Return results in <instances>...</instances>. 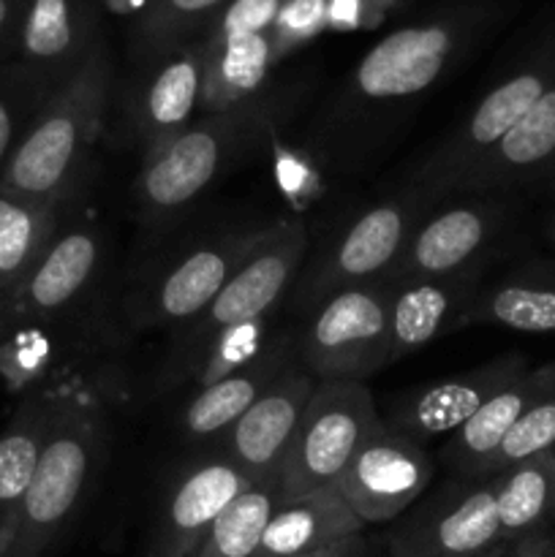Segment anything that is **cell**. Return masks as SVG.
<instances>
[{
    "mask_svg": "<svg viewBox=\"0 0 555 557\" xmlns=\"http://www.w3.org/2000/svg\"><path fill=\"white\" fill-rule=\"evenodd\" d=\"M449 25H411L381 38L354 71L341 101L313 123L310 141L330 166L354 172L386 147L408 107L441 82L455 58Z\"/></svg>",
    "mask_w": 555,
    "mask_h": 557,
    "instance_id": "cell-1",
    "label": "cell"
},
{
    "mask_svg": "<svg viewBox=\"0 0 555 557\" xmlns=\"http://www.w3.org/2000/svg\"><path fill=\"white\" fill-rule=\"evenodd\" d=\"M283 103L256 96L221 112H207L180 134L141 156L134 183L139 215L152 226L183 218L218 180L232 172L281 123Z\"/></svg>",
    "mask_w": 555,
    "mask_h": 557,
    "instance_id": "cell-2",
    "label": "cell"
},
{
    "mask_svg": "<svg viewBox=\"0 0 555 557\" xmlns=\"http://www.w3.org/2000/svg\"><path fill=\"white\" fill-rule=\"evenodd\" d=\"M107 114V71L101 60L76 69L58 87L22 136L0 174V188L63 207L90 161Z\"/></svg>",
    "mask_w": 555,
    "mask_h": 557,
    "instance_id": "cell-3",
    "label": "cell"
},
{
    "mask_svg": "<svg viewBox=\"0 0 555 557\" xmlns=\"http://www.w3.org/2000/svg\"><path fill=\"white\" fill-rule=\"evenodd\" d=\"M107 455V428L98 413L58 400L52 430L33 482L0 533V557H44L90 493Z\"/></svg>",
    "mask_w": 555,
    "mask_h": 557,
    "instance_id": "cell-4",
    "label": "cell"
},
{
    "mask_svg": "<svg viewBox=\"0 0 555 557\" xmlns=\"http://www.w3.org/2000/svg\"><path fill=\"white\" fill-rule=\"evenodd\" d=\"M433 207V201L408 185L403 194L359 212L319 253L305 256L303 270L286 297L294 313L305 319L346 288L386 281L417 223Z\"/></svg>",
    "mask_w": 555,
    "mask_h": 557,
    "instance_id": "cell-5",
    "label": "cell"
},
{
    "mask_svg": "<svg viewBox=\"0 0 555 557\" xmlns=\"http://www.w3.org/2000/svg\"><path fill=\"white\" fill-rule=\"evenodd\" d=\"M390 281L346 288L305 315L294 332V362L316 384L365 381L392 364Z\"/></svg>",
    "mask_w": 555,
    "mask_h": 557,
    "instance_id": "cell-6",
    "label": "cell"
},
{
    "mask_svg": "<svg viewBox=\"0 0 555 557\" xmlns=\"http://www.w3.org/2000/svg\"><path fill=\"white\" fill-rule=\"evenodd\" d=\"M381 424L384 419L365 384H316L278 471L281 504L335 484Z\"/></svg>",
    "mask_w": 555,
    "mask_h": 557,
    "instance_id": "cell-7",
    "label": "cell"
},
{
    "mask_svg": "<svg viewBox=\"0 0 555 557\" xmlns=\"http://www.w3.org/2000/svg\"><path fill=\"white\" fill-rule=\"evenodd\" d=\"M305 256H308L305 223L297 218L272 223L264 243L234 272L210 308L185 326L188 330L185 343L205 354V348L215 351L226 337L256 330L272 308L286 302L305 264Z\"/></svg>",
    "mask_w": 555,
    "mask_h": 557,
    "instance_id": "cell-8",
    "label": "cell"
},
{
    "mask_svg": "<svg viewBox=\"0 0 555 557\" xmlns=\"http://www.w3.org/2000/svg\"><path fill=\"white\" fill-rule=\"evenodd\" d=\"M553 79L555 54L506 76L444 141H439L417 163L414 174L408 177V185L433 205L444 201L452 185L520 123L522 114L542 98V92L547 90Z\"/></svg>",
    "mask_w": 555,
    "mask_h": 557,
    "instance_id": "cell-9",
    "label": "cell"
},
{
    "mask_svg": "<svg viewBox=\"0 0 555 557\" xmlns=\"http://www.w3.org/2000/svg\"><path fill=\"white\" fill-rule=\"evenodd\" d=\"M498 476H457L419 498L390 533V557H482L504 547Z\"/></svg>",
    "mask_w": 555,
    "mask_h": 557,
    "instance_id": "cell-10",
    "label": "cell"
},
{
    "mask_svg": "<svg viewBox=\"0 0 555 557\" xmlns=\"http://www.w3.org/2000/svg\"><path fill=\"white\" fill-rule=\"evenodd\" d=\"M435 205L408 237L400 259L386 275L390 283L439 277L490 264L511 221L509 201L495 194L455 196Z\"/></svg>",
    "mask_w": 555,
    "mask_h": 557,
    "instance_id": "cell-11",
    "label": "cell"
},
{
    "mask_svg": "<svg viewBox=\"0 0 555 557\" xmlns=\"http://www.w3.org/2000/svg\"><path fill=\"white\" fill-rule=\"evenodd\" d=\"M270 226L234 228L177 256V261L163 267L136 294V324L158 330V326H188L190 321L199 319L232 281L234 272L264 243Z\"/></svg>",
    "mask_w": 555,
    "mask_h": 557,
    "instance_id": "cell-12",
    "label": "cell"
},
{
    "mask_svg": "<svg viewBox=\"0 0 555 557\" xmlns=\"http://www.w3.org/2000/svg\"><path fill=\"white\" fill-rule=\"evenodd\" d=\"M433 473V455L422 444L381 424L335 484L365 525H384L406 515L422 498Z\"/></svg>",
    "mask_w": 555,
    "mask_h": 557,
    "instance_id": "cell-13",
    "label": "cell"
},
{
    "mask_svg": "<svg viewBox=\"0 0 555 557\" xmlns=\"http://www.w3.org/2000/svg\"><path fill=\"white\" fill-rule=\"evenodd\" d=\"M526 370V354L509 351L466 373L422 384L397 397L384 424L392 433L424 446V441L457 433L490 397L498 395Z\"/></svg>",
    "mask_w": 555,
    "mask_h": 557,
    "instance_id": "cell-14",
    "label": "cell"
},
{
    "mask_svg": "<svg viewBox=\"0 0 555 557\" xmlns=\"http://www.w3.org/2000/svg\"><path fill=\"white\" fill-rule=\"evenodd\" d=\"M103 261H107V243L98 228L85 223L58 228L5 315L58 324L85 302L101 277Z\"/></svg>",
    "mask_w": 555,
    "mask_h": 557,
    "instance_id": "cell-15",
    "label": "cell"
},
{
    "mask_svg": "<svg viewBox=\"0 0 555 557\" xmlns=\"http://www.w3.org/2000/svg\"><path fill=\"white\" fill-rule=\"evenodd\" d=\"M313 389L316 381L297 362L283 370L223 435V457L254 484L278 479Z\"/></svg>",
    "mask_w": 555,
    "mask_h": 557,
    "instance_id": "cell-16",
    "label": "cell"
},
{
    "mask_svg": "<svg viewBox=\"0 0 555 557\" xmlns=\"http://www.w3.org/2000/svg\"><path fill=\"white\" fill-rule=\"evenodd\" d=\"M547 177H555V79L520 123L452 185L446 199L509 194Z\"/></svg>",
    "mask_w": 555,
    "mask_h": 557,
    "instance_id": "cell-17",
    "label": "cell"
},
{
    "mask_svg": "<svg viewBox=\"0 0 555 557\" xmlns=\"http://www.w3.org/2000/svg\"><path fill=\"white\" fill-rule=\"evenodd\" d=\"M250 479L226 457L196 462L180 473L163 498L152 553L190 557L223 509L250 487Z\"/></svg>",
    "mask_w": 555,
    "mask_h": 557,
    "instance_id": "cell-18",
    "label": "cell"
},
{
    "mask_svg": "<svg viewBox=\"0 0 555 557\" xmlns=\"http://www.w3.org/2000/svg\"><path fill=\"white\" fill-rule=\"evenodd\" d=\"M294 364V332H278L234 364L221 379L201 384L183 408V430L194 441L223 438L234 422L254 406L261 392Z\"/></svg>",
    "mask_w": 555,
    "mask_h": 557,
    "instance_id": "cell-19",
    "label": "cell"
},
{
    "mask_svg": "<svg viewBox=\"0 0 555 557\" xmlns=\"http://www.w3.org/2000/svg\"><path fill=\"white\" fill-rule=\"evenodd\" d=\"M490 264L468 267L439 277L392 283V364L430 346L446 332L460 330V321Z\"/></svg>",
    "mask_w": 555,
    "mask_h": 557,
    "instance_id": "cell-20",
    "label": "cell"
},
{
    "mask_svg": "<svg viewBox=\"0 0 555 557\" xmlns=\"http://www.w3.org/2000/svg\"><path fill=\"white\" fill-rule=\"evenodd\" d=\"M555 392V359L539 368H528L517 375L509 386L490 397L457 433H452L449 444L441 449L446 466L457 476L479 479L484 466L495 455L506 435L511 433L517 422L526 417L531 408H536L544 397Z\"/></svg>",
    "mask_w": 555,
    "mask_h": 557,
    "instance_id": "cell-21",
    "label": "cell"
},
{
    "mask_svg": "<svg viewBox=\"0 0 555 557\" xmlns=\"http://www.w3.org/2000/svg\"><path fill=\"white\" fill-rule=\"evenodd\" d=\"M205 87V60L194 52L163 60L128 103V134L147 156L196 120Z\"/></svg>",
    "mask_w": 555,
    "mask_h": 557,
    "instance_id": "cell-22",
    "label": "cell"
},
{
    "mask_svg": "<svg viewBox=\"0 0 555 557\" xmlns=\"http://www.w3.org/2000/svg\"><path fill=\"white\" fill-rule=\"evenodd\" d=\"M462 326H506V330L555 335V264H522L484 281L466 308Z\"/></svg>",
    "mask_w": 555,
    "mask_h": 557,
    "instance_id": "cell-23",
    "label": "cell"
},
{
    "mask_svg": "<svg viewBox=\"0 0 555 557\" xmlns=\"http://www.w3.org/2000/svg\"><path fill=\"white\" fill-rule=\"evenodd\" d=\"M365 522L343 500L337 484L283 500L267 522L256 557H292L365 531Z\"/></svg>",
    "mask_w": 555,
    "mask_h": 557,
    "instance_id": "cell-24",
    "label": "cell"
},
{
    "mask_svg": "<svg viewBox=\"0 0 555 557\" xmlns=\"http://www.w3.org/2000/svg\"><path fill=\"white\" fill-rule=\"evenodd\" d=\"M60 205L0 188V310H9L47 245L58 234Z\"/></svg>",
    "mask_w": 555,
    "mask_h": 557,
    "instance_id": "cell-25",
    "label": "cell"
},
{
    "mask_svg": "<svg viewBox=\"0 0 555 557\" xmlns=\"http://www.w3.org/2000/svg\"><path fill=\"white\" fill-rule=\"evenodd\" d=\"M54 413H58V400L36 392L22 397L9 428L0 433V533L5 531L30 487Z\"/></svg>",
    "mask_w": 555,
    "mask_h": 557,
    "instance_id": "cell-26",
    "label": "cell"
},
{
    "mask_svg": "<svg viewBox=\"0 0 555 557\" xmlns=\"http://www.w3.org/2000/svg\"><path fill=\"white\" fill-rule=\"evenodd\" d=\"M495 476H498L495 506H498L501 536L506 544L550 528L555 493V449L528 457Z\"/></svg>",
    "mask_w": 555,
    "mask_h": 557,
    "instance_id": "cell-27",
    "label": "cell"
},
{
    "mask_svg": "<svg viewBox=\"0 0 555 557\" xmlns=\"http://www.w3.org/2000/svg\"><path fill=\"white\" fill-rule=\"evenodd\" d=\"M275 54V44L267 33L221 44L215 58L205 60V87H201L205 114L232 109L259 96Z\"/></svg>",
    "mask_w": 555,
    "mask_h": 557,
    "instance_id": "cell-28",
    "label": "cell"
},
{
    "mask_svg": "<svg viewBox=\"0 0 555 557\" xmlns=\"http://www.w3.org/2000/svg\"><path fill=\"white\" fill-rule=\"evenodd\" d=\"M22 54H25L33 79L47 90H58L65 76V63L76 54L79 30L74 25L69 0H33L22 25Z\"/></svg>",
    "mask_w": 555,
    "mask_h": 557,
    "instance_id": "cell-29",
    "label": "cell"
},
{
    "mask_svg": "<svg viewBox=\"0 0 555 557\" xmlns=\"http://www.w3.org/2000/svg\"><path fill=\"white\" fill-rule=\"evenodd\" d=\"M281 506L278 482H256L218 515L190 557H256L267 522Z\"/></svg>",
    "mask_w": 555,
    "mask_h": 557,
    "instance_id": "cell-30",
    "label": "cell"
},
{
    "mask_svg": "<svg viewBox=\"0 0 555 557\" xmlns=\"http://www.w3.org/2000/svg\"><path fill=\"white\" fill-rule=\"evenodd\" d=\"M49 96L52 90L33 79L27 71L0 79V174Z\"/></svg>",
    "mask_w": 555,
    "mask_h": 557,
    "instance_id": "cell-31",
    "label": "cell"
},
{
    "mask_svg": "<svg viewBox=\"0 0 555 557\" xmlns=\"http://www.w3.org/2000/svg\"><path fill=\"white\" fill-rule=\"evenodd\" d=\"M550 449H555V392L550 397H544L536 408H531V411L511 428V433L506 435L504 444L495 449V455L490 457V462L484 466L482 476H493V473L506 471V468L517 466V462L528 460V457L533 455H542V451Z\"/></svg>",
    "mask_w": 555,
    "mask_h": 557,
    "instance_id": "cell-32",
    "label": "cell"
},
{
    "mask_svg": "<svg viewBox=\"0 0 555 557\" xmlns=\"http://www.w3.org/2000/svg\"><path fill=\"white\" fill-rule=\"evenodd\" d=\"M281 14V0H234L221 22V44L264 33Z\"/></svg>",
    "mask_w": 555,
    "mask_h": 557,
    "instance_id": "cell-33",
    "label": "cell"
},
{
    "mask_svg": "<svg viewBox=\"0 0 555 557\" xmlns=\"http://www.w3.org/2000/svg\"><path fill=\"white\" fill-rule=\"evenodd\" d=\"M326 16L324 0H292V3L281 5V14H278V41L294 44L299 38L313 36L316 30H321Z\"/></svg>",
    "mask_w": 555,
    "mask_h": 557,
    "instance_id": "cell-34",
    "label": "cell"
},
{
    "mask_svg": "<svg viewBox=\"0 0 555 557\" xmlns=\"http://www.w3.org/2000/svg\"><path fill=\"white\" fill-rule=\"evenodd\" d=\"M501 557H555V533L550 528L511 542Z\"/></svg>",
    "mask_w": 555,
    "mask_h": 557,
    "instance_id": "cell-35",
    "label": "cell"
},
{
    "mask_svg": "<svg viewBox=\"0 0 555 557\" xmlns=\"http://www.w3.org/2000/svg\"><path fill=\"white\" fill-rule=\"evenodd\" d=\"M292 557H368V542H365L362 533H357V536H346L341 542L324 544V547L308 549V553Z\"/></svg>",
    "mask_w": 555,
    "mask_h": 557,
    "instance_id": "cell-36",
    "label": "cell"
},
{
    "mask_svg": "<svg viewBox=\"0 0 555 557\" xmlns=\"http://www.w3.org/2000/svg\"><path fill=\"white\" fill-rule=\"evenodd\" d=\"M218 3H221V0H169V5H172L180 16L201 14V11L212 9V5H218Z\"/></svg>",
    "mask_w": 555,
    "mask_h": 557,
    "instance_id": "cell-37",
    "label": "cell"
},
{
    "mask_svg": "<svg viewBox=\"0 0 555 557\" xmlns=\"http://www.w3.org/2000/svg\"><path fill=\"white\" fill-rule=\"evenodd\" d=\"M547 239H550V245H553V250H555V201H553V207H550V218H547Z\"/></svg>",
    "mask_w": 555,
    "mask_h": 557,
    "instance_id": "cell-38",
    "label": "cell"
},
{
    "mask_svg": "<svg viewBox=\"0 0 555 557\" xmlns=\"http://www.w3.org/2000/svg\"><path fill=\"white\" fill-rule=\"evenodd\" d=\"M5 20H9V3H5V0H0V30L5 27Z\"/></svg>",
    "mask_w": 555,
    "mask_h": 557,
    "instance_id": "cell-39",
    "label": "cell"
},
{
    "mask_svg": "<svg viewBox=\"0 0 555 557\" xmlns=\"http://www.w3.org/2000/svg\"><path fill=\"white\" fill-rule=\"evenodd\" d=\"M109 5H112L114 11H125L128 9V0H109Z\"/></svg>",
    "mask_w": 555,
    "mask_h": 557,
    "instance_id": "cell-40",
    "label": "cell"
},
{
    "mask_svg": "<svg viewBox=\"0 0 555 557\" xmlns=\"http://www.w3.org/2000/svg\"><path fill=\"white\" fill-rule=\"evenodd\" d=\"M506 547H509V544H504V547H495L493 553H488V555H482V557H501V555H504Z\"/></svg>",
    "mask_w": 555,
    "mask_h": 557,
    "instance_id": "cell-41",
    "label": "cell"
},
{
    "mask_svg": "<svg viewBox=\"0 0 555 557\" xmlns=\"http://www.w3.org/2000/svg\"><path fill=\"white\" fill-rule=\"evenodd\" d=\"M0 332H3V310H0Z\"/></svg>",
    "mask_w": 555,
    "mask_h": 557,
    "instance_id": "cell-42",
    "label": "cell"
},
{
    "mask_svg": "<svg viewBox=\"0 0 555 557\" xmlns=\"http://www.w3.org/2000/svg\"><path fill=\"white\" fill-rule=\"evenodd\" d=\"M145 557H161V555H156V553H152V549H150V553H147Z\"/></svg>",
    "mask_w": 555,
    "mask_h": 557,
    "instance_id": "cell-43",
    "label": "cell"
},
{
    "mask_svg": "<svg viewBox=\"0 0 555 557\" xmlns=\"http://www.w3.org/2000/svg\"><path fill=\"white\" fill-rule=\"evenodd\" d=\"M553 520H555V493H553Z\"/></svg>",
    "mask_w": 555,
    "mask_h": 557,
    "instance_id": "cell-44",
    "label": "cell"
}]
</instances>
